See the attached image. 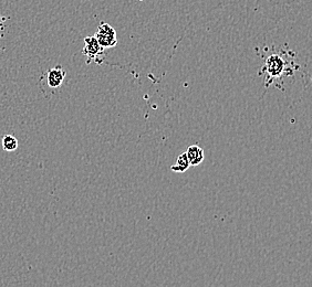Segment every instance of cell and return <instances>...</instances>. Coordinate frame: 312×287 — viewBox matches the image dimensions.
Listing matches in <instances>:
<instances>
[{"mask_svg": "<svg viewBox=\"0 0 312 287\" xmlns=\"http://www.w3.org/2000/svg\"><path fill=\"white\" fill-rule=\"evenodd\" d=\"M299 65L295 64L294 53L288 55V51L281 50L270 52L263 57V64L259 75L265 76V85L270 86L274 83L281 82L283 78L294 75Z\"/></svg>", "mask_w": 312, "mask_h": 287, "instance_id": "1", "label": "cell"}, {"mask_svg": "<svg viewBox=\"0 0 312 287\" xmlns=\"http://www.w3.org/2000/svg\"><path fill=\"white\" fill-rule=\"evenodd\" d=\"M94 37L98 40L99 45L104 50H106V49L113 48L117 45V34L115 29L109 24L104 23V21L99 26L98 31H96Z\"/></svg>", "mask_w": 312, "mask_h": 287, "instance_id": "2", "label": "cell"}, {"mask_svg": "<svg viewBox=\"0 0 312 287\" xmlns=\"http://www.w3.org/2000/svg\"><path fill=\"white\" fill-rule=\"evenodd\" d=\"M85 48H83L82 53L85 57H87V63L90 64V62L94 61L98 63V64H102L103 58H101L104 52V49L99 45L98 40L93 37H87L85 39Z\"/></svg>", "mask_w": 312, "mask_h": 287, "instance_id": "3", "label": "cell"}, {"mask_svg": "<svg viewBox=\"0 0 312 287\" xmlns=\"http://www.w3.org/2000/svg\"><path fill=\"white\" fill-rule=\"evenodd\" d=\"M67 72L65 71V69L62 68L61 65H57L55 68H52L50 70H48V71L41 76V80L45 81V85L51 90H58L59 87H61L62 84H64V81L66 79Z\"/></svg>", "mask_w": 312, "mask_h": 287, "instance_id": "4", "label": "cell"}, {"mask_svg": "<svg viewBox=\"0 0 312 287\" xmlns=\"http://www.w3.org/2000/svg\"><path fill=\"white\" fill-rule=\"evenodd\" d=\"M186 156L189 158L191 166H198L205 158L204 149L200 148L198 145H192L186 150Z\"/></svg>", "mask_w": 312, "mask_h": 287, "instance_id": "5", "label": "cell"}, {"mask_svg": "<svg viewBox=\"0 0 312 287\" xmlns=\"http://www.w3.org/2000/svg\"><path fill=\"white\" fill-rule=\"evenodd\" d=\"M190 167H191V165L189 162V158H187V156H186V152H183L177 157L176 163L174 166L171 167V170H173L174 172L182 173L189 169Z\"/></svg>", "mask_w": 312, "mask_h": 287, "instance_id": "6", "label": "cell"}, {"mask_svg": "<svg viewBox=\"0 0 312 287\" xmlns=\"http://www.w3.org/2000/svg\"><path fill=\"white\" fill-rule=\"evenodd\" d=\"M18 139L12 135H6L3 138V148L6 151H15L18 148Z\"/></svg>", "mask_w": 312, "mask_h": 287, "instance_id": "7", "label": "cell"}, {"mask_svg": "<svg viewBox=\"0 0 312 287\" xmlns=\"http://www.w3.org/2000/svg\"><path fill=\"white\" fill-rule=\"evenodd\" d=\"M3 29H4V24H3V21L0 20V31H3Z\"/></svg>", "mask_w": 312, "mask_h": 287, "instance_id": "8", "label": "cell"}, {"mask_svg": "<svg viewBox=\"0 0 312 287\" xmlns=\"http://www.w3.org/2000/svg\"><path fill=\"white\" fill-rule=\"evenodd\" d=\"M141 2H142V0H141Z\"/></svg>", "mask_w": 312, "mask_h": 287, "instance_id": "9", "label": "cell"}]
</instances>
